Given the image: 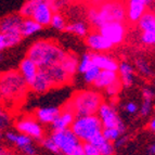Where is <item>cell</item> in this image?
Listing matches in <instances>:
<instances>
[{
	"mask_svg": "<svg viewBox=\"0 0 155 155\" xmlns=\"http://www.w3.org/2000/svg\"><path fill=\"white\" fill-rule=\"evenodd\" d=\"M122 89H123V86L118 79L117 81L112 84V85L107 86V87L104 89V91H105V94L107 97H110V98H115V97L118 96V93L120 92Z\"/></svg>",
	"mask_w": 155,
	"mask_h": 155,
	"instance_id": "d6a6232c",
	"label": "cell"
},
{
	"mask_svg": "<svg viewBox=\"0 0 155 155\" xmlns=\"http://www.w3.org/2000/svg\"><path fill=\"white\" fill-rule=\"evenodd\" d=\"M125 111L128 114H130V115H134L139 111V106H138V104L136 102L130 101V102H127L126 105H125Z\"/></svg>",
	"mask_w": 155,
	"mask_h": 155,
	"instance_id": "f35d334b",
	"label": "cell"
},
{
	"mask_svg": "<svg viewBox=\"0 0 155 155\" xmlns=\"http://www.w3.org/2000/svg\"><path fill=\"white\" fill-rule=\"evenodd\" d=\"M87 18L97 29L110 22H125L126 5L123 0H106L98 5H91L87 11Z\"/></svg>",
	"mask_w": 155,
	"mask_h": 155,
	"instance_id": "7a4b0ae2",
	"label": "cell"
},
{
	"mask_svg": "<svg viewBox=\"0 0 155 155\" xmlns=\"http://www.w3.org/2000/svg\"><path fill=\"white\" fill-rule=\"evenodd\" d=\"M1 59H2V57H1V54H0V61H1Z\"/></svg>",
	"mask_w": 155,
	"mask_h": 155,
	"instance_id": "c3c4849f",
	"label": "cell"
},
{
	"mask_svg": "<svg viewBox=\"0 0 155 155\" xmlns=\"http://www.w3.org/2000/svg\"><path fill=\"white\" fill-rule=\"evenodd\" d=\"M51 139L54 141L62 155H81L84 143L76 137L71 129L52 131Z\"/></svg>",
	"mask_w": 155,
	"mask_h": 155,
	"instance_id": "8992f818",
	"label": "cell"
},
{
	"mask_svg": "<svg viewBox=\"0 0 155 155\" xmlns=\"http://www.w3.org/2000/svg\"><path fill=\"white\" fill-rule=\"evenodd\" d=\"M65 31L74 34L78 37H86V35L89 33V26L84 21H75L66 24Z\"/></svg>",
	"mask_w": 155,
	"mask_h": 155,
	"instance_id": "484cf974",
	"label": "cell"
},
{
	"mask_svg": "<svg viewBox=\"0 0 155 155\" xmlns=\"http://www.w3.org/2000/svg\"><path fill=\"white\" fill-rule=\"evenodd\" d=\"M40 1H42V0H26L25 2L23 3V5L21 7V9H20L18 14L22 18H31V14H33L34 9L36 8V5Z\"/></svg>",
	"mask_w": 155,
	"mask_h": 155,
	"instance_id": "83f0119b",
	"label": "cell"
},
{
	"mask_svg": "<svg viewBox=\"0 0 155 155\" xmlns=\"http://www.w3.org/2000/svg\"><path fill=\"white\" fill-rule=\"evenodd\" d=\"M38 66L28 57L24 58L21 61V63H20V65H18V73L21 74V76L24 78V80L28 86L35 79L37 73H38Z\"/></svg>",
	"mask_w": 155,
	"mask_h": 155,
	"instance_id": "ac0fdd59",
	"label": "cell"
},
{
	"mask_svg": "<svg viewBox=\"0 0 155 155\" xmlns=\"http://www.w3.org/2000/svg\"><path fill=\"white\" fill-rule=\"evenodd\" d=\"M117 80H118V74H117V72L101 70L98 77L93 81L92 85L98 90H104L107 86L112 85V84L117 81Z\"/></svg>",
	"mask_w": 155,
	"mask_h": 155,
	"instance_id": "7402d4cb",
	"label": "cell"
},
{
	"mask_svg": "<svg viewBox=\"0 0 155 155\" xmlns=\"http://www.w3.org/2000/svg\"><path fill=\"white\" fill-rule=\"evenodd\" d=\"M100 71H101L100 68L97 67L96 65H91L88 70L83 73L84 74V80H85L87 84H91V85H92L93 81H94L96 78L98 77Z\"/></svg>",
	"mask_w": 155,
	"mask_h": 155,
	"instance_id": "1f68e13d",
	"label": "cell"
},
{
	"mask_svg": "<svg viewBox=\"0 0 155 155\" xmlns=\"http://www.w3.org/2000/svg\"><path fill=\"white\" fill-rule=\"evenodd\" d=\"M91 59H92L93 65H96L100 70L112 71V72H117L118 68V62L116 59L105 53H97V52H91Z\"/></svg>",
	"mask_w": 155,
	"mask_h": 155,
	"instance_id": "e0dca14e",
	"label": "cell"
},
{
	"mask_svg": "<svg viewBox=\"0 0 155 155\" xmlns=\"http://www.w3.org/2000/svg\"><path fill=\"white\" fill-rule=\"evenodd\" d=\"M1 136H2V134H1V129H0V138H1Z\"/></svg>",
	"mask_w": 155,
	"mask_h": 155,
	"instance_id": "7dc6e473",
	"label": "cell"
},
{
	"mask_svg": "<svg viewBox=\"0 0 155 155\" xmlns=\"http://www.w3.org/2000/svg\"><path fill=\"white\" fill-rule=\"evenodd\" d=\"M104 1H106V0H90V2L92 5H100V3L104 2Z\"/></svg>",
	"mask_w": 155,
	"mask_h": 155,
	"instance_id": "f6af8a7d",
	"label": "cell"
},
{
	"mask_svg": "<svg viewBox=\"0 0 155 155\" xmlns=\"http://www.w3.org/2000/svg\"><path fill=\"white\" fill-rule=\"evenodd\" d=\"M53 87H54V85L52 83L51 78L45 70H38V73H37L35 79L28 86V88L31 91H34L35 93H38V94L48 92Z\"/></svg>",
	"mask_w": 155,
	"mask_h": 155,
	"instance_id": "2e32d148",
	"label": "cell"
},
{
	"mask_svg": "<svg viewBox=\"0 0 155 155\" xmlns=\"http://www.w3.org/2000/svg\"><path fill=\"white\" fill-rule=\"evenodd\" d=\"M93 65L92 59H91V53H84L79 60H78V67L77 72L84 73L88 70L89 67Z\"/></svg>",
	"mask_w": 155,
	"mask_h": 155,
	"instance_id": "4dcf8cb0",
	"label": "cell"
},
{
	"mask_svg": "<svg viewBox=\"0 0 155 155\" xmlns=\"http://www.w3.org/2000/svg\"><path fill=\"white\" fill-rule=\"evenodd\" d=\"M83 153L84 155H101L99 152L98 147L92 145L91 143H84L83 145Z\"/></svg>",
	"mask_w": 155,
	"mask_h": 155,
	"instance_id": "8d00e7d4",
	"label": "cell"
},
{
	"mask_svg": "<svg viewBox=\"0 0 155 155\" xmlns=\"http://www.w3.org/2000/svg\"><path fill=\"white\" fill-rule=\"evenodd\" d=\"M123 1H127V0H123Z\"/></svg>",
	"mask_w": 155,
	"mask_h": 155,
	"instance_id": "f907efd6",
	"label": "cell"
},
{
	"mask_svg": "<svg viewBox=\"0 0 155 155\" xmlns=\"http://www.w3.org/2000/svg\"><path fill=\"white\" fill-rule=\"evenodd\" d=\"M5 49H8L7 42H5V38L2 34L0 33V52H2L3 50H5Z\"/></svg>",
	"mask_w": 155,
	"mask_h": 155,
	"instance_id": "b9f144b4",
	"label": "cell"
},
{
	"mask_svg": "<svg viewBox=\"0 0 155 155\" xmlns=\"http://www.w3.org/2000/svg\"><path fill=\"white\" fill-rule=\"evenodd\" d=\"M0 103H1V97H0Z\"/></svg>",
	"mask_w": 155,
	"mask_h": 155,
	"instance_id": "681fc988",
	"label": "cell"
},
{
	"mask_svg": "<svg viewBox=\"0 0 155 155\" xmlns=\"http://www.w3.org/2000/svg\"><path fill=\"white\" fill-rule=\"evenodd\" d=\"M147 155H155V145L154 143L147 147Z\"/></svg>",
	"mask_w": 155,
	"mask_h": 155,
	"instance_id": "ee69618b",
	"label": "cell"
},
{
	"mask_svg": "<svg viewBox=\"0 0 155 155\" xmlns=\"http://www.w3.org/2000/svg\"><path fill=\"white\" fill-rule=\"evenodd\" d=\"M0 155H8V153H7V151L3 149L1 145H0Z\"/></svg>",
	"mask_w": 155,
	"mask_h": 155,
	"instance_id": "bcb514c9",
	"label": "cell"
},
{
	"mask_svg": "<svg viewBox=\"0 0 155 155\" xmlns=\"http://www.w3.org/2000/svg\"><path fill=\"white\" fill-rule=\"evenodd\" d=\"M127 142H128V137L125 136V134H122V136H120L116 141H114L113 144H114V147H115V149H116V147H125V145L127 144Z\"/></svg>",
	"mask_w": 155,
	"mask_h": 155,
	"instance_id": "ab89813d",
	"label": "cell"
},
{
	"mask_svg": "<svg viewBox=\"0 0 155 155\" xmlns=\"http://www.w3.org/2000/svg\"><path fill=\"white\" fill-rule=\"evenodd\" d=\"M61 110L57 106H45L39 107L35 112V118L41 125H51L52 122L58 117Z\"/></svg>",
	"mask_w": 155,
	"mask_h": 155,
	"instance_id": "ffe728a7",
	"label": "cell"
},
{
	"mask_svg": "<svg viewBox=\"0 0 155 155\" xmlns=\"http://www.w3.org/2000/svg\"><path fill=\"white\" fill-rule=\"evenodd\" d=\"M117 74L123 88H129L134 84V68L130 63L126 61L118 63Z\"/></svg>",
	"mask_w": 155,
	"mask_h": 155,
	"instance_id": "d6986e66",
	"label": "cell"
},
{
	"mask_svg": "<svg viewBox=\"0 0 155 155\" xmlns=\"http://www.w3.org/2000/svg\"><path fill=\"white\" fill-rule=\"evenodd\" d=\"M47 1L49 2V5H51L52 9L54 10V12H57L60 8H62V7L66 5L71 0H47Z\"/></svg>",
	"mask_w": 155,
	"mask_h": 155,
	"instance_id": "74e56055",
	"label": "cell"
},
{
	"mask_svg": "<svg viewBox=\"0 0 155 155\" xmlns=\"http://www.w3.org/2000/svg\"><path fill=\"white\" fill-rule=\"evenodd\" d=\"M147 128L152 132L155 131V118H151V120L149 122V124H147Z\"/></svg>",
	"mask_w": 155,
	"mask_h": 155,
	"instance_id": "7bdbcfd3",
	"label": "cell"
},
{
	"mask_svg": "<svg viewBox=\"0 0 155 155\" xmlns=\"http://www.w3.org/2000/svg\"><path fill=\"white\" fill-rule=\"evenodd\" d=\"M42 29L36 21H34L31 18H23L21 23V35L23 38L33 36L34 34H37Z\"/></svg>",
	"mask_w": 155,
	"mask_h": 155,
	"instance_id": "d4e9b609",
	"label": "cell"
},
{
	"mask_svg": "<svg viewBox=\"0 0 155 155\" xmlns=\"http://www.w3.org/2000/svg\"><path fill=\"white\" fill-rule=\"evenodd\" d=\"M142 97L143 99H151L153 100L154 99V91L151 87H145L142 89Z\"/></svg>",
	"mask_w": 155,
	"mask_h": 155,
	"instance_id": "60d3db41",
	"label": "cell"
},
{
	"mask_svg": "<svg viewBox=\"0 0 155 155\" xmlns=\"http://www.w3.org/2000/svg\"><path fill=\"white\" fill-rule=\"evenodd\" d=\"M78 60H79V58L76 54L71 53V52H66L64 58H63V59L61 60V62H60V65H61V67L63 68V71L72 78H73V76L77 73Z\"/></svg>",
	"mask_w": 155,
	"mask_h": 155,
	"instance_id": "603a6c76",
	"label": "cell"
},
{
	"mask_svg": "<svg viewBox=\"0 0 155 155\" xmlns=\"http://www.w3.org/2000/svg\"><path fill=\"white\" fill-rule=\"evenodd\" d=\"M141 33H155V14L153 11L147 10L137 22Z\"/></svg>",
	"mask_w": 155,
	"mask_h": 155,
	"instance_id": "cb8c5ba5",
	"label": "cell"
},
{
	"mask_svg": "<svg viewBox=\"0 0 155 155\" xmlns=\"http://www.w3.org/2000/svg\"><path fill=\"white\" fill-rule=\"evenodd\" d=\"M153 2L154 0H127L126 20L130 23H137Z\"/></svg>",
	"mask_w": 155,
	"mask_h": 155,
	"instance_id": "8fae6325",
	"label": "cell"
},
{
	"mask_svg": "<svg viewBox=\"0 0 155 155\" xmlns=\"http://www.w3.org/2000/svg\"><path fill=\"white\" fill-rule=\"evenodd\" d=\"M98 31L113 46H118L126 38L127 25L125 22H110L100 26Z\"/></svg>",
	"mask_w": 155,
	"mask_h": 155,
	"instance_id": "30bf717a",
	"label": "cell"
},
{
	"mask_svg": "<svg viewBox=\"0 0 155 155\" xmlns=\"http://www.w3.org/2000/svg\"><path fill=\"white\" fill-rule=\"evenodd\" d=\"M45 71H46V72L48 73V75L50 76L54 87L63 86V85H65V84L71 83V80H72V77H70V76L63 71V68L61 67L60 63L59 64L53 65V66L49 67V68H47V70H45Z\"/></svg>",
	"mask_w": 155,
	"mask_h": 155,
	"instance_id": "44dd1931",
	"label": "cell"
},
{
	"mask_svg": "<svg viewBox=\"0 0 155 155\" xmlns=\"http://www.w3.org/2000/svg\"><path fill=\"white\" fill-rule=\"evenodd\" d=\"M97 116L100 119L103 128H117L123 134L126 131V125L119 117L114 104L103 101L97 112Z\"/></svg>",
	"mask_w": 155,
	"mask_h": 155,
	"instance_id": "ba28073f",
	"label": "cell"
},
{
	"mask_svg": "<svg viewBox=\"0 0 155 155\" xmlns=\"http://www.w3.org/2000/svg\"><path fill=\"white\" fill-rule=\"evenodd\" d=\"M28 85L18 71H8L0 74V97L1 102L18 103L26 96Z\"/></svg>",
	"mask_w": 155,
	"mask_h": 155,
	"instance_id": "3957f363",
	"label": "cell"
},
{
	"mask_svg": "<svg viewBox=\"0 0 155 155\" xmlns=\"http://www.w3.org/2000/svg\"><path fill=\"white\" fill-rule=\"evenodd\" d=\"M81 155H84V153H83V154H81Z\"/></svg>",
	"mask_w": 155,
	"mask_h": 155,
	"instance_id": "816d5d0a",
	"label": "cell"
},
{
	"mask_svg": "<svg viewBox=\"0 0 155 155\" xmlns=\"http://www.w3.org/2000/svg\"><path fill=\"white\" fill-rule=\"evenodd\" d=\"M15 129L18 132L25 134L31 140L40 141L45 137V129L42 125L34 116H23L16 119Z\"/></svg>",
	"mask_w": 155,
	"mask_h": 155,
	"instance_id": "9c48e42d",
	"label": "cell"
},
{
	"mask_svg": "<svg viewBox=\"0 0 155 155\" xmlns=\"http://www.w3.org/2000/svg\"><path fill=\"white\" fill-rule=\"evenodd\" d=\"M40 142H41L42 147H46L48 151H50V152H52V153H55V154H60L59 149H58L54 141L51 139V137H44L40 140Z\"/></svg>",
	"mask_w": 155,
	"mask_h": 155,
	"instance_id": "d590c367",
	"label": "cell"
},
{
	"mask_svg": "<svg viewBox=\"0 0 155 155\" xmlns=\"http://www.w3.org/2000/svg\"><path fill=\"white\" fill-rule=\"evenodd\" d=\"M5 138L9 142L13 143L24 155H36V147L33 144V140L21 132L8 131Z\"/></svg>",
	"mask_w": 155,
	"mask_h": 155,
	"instance_id": "7c38bea8",
	"label": "cell"
},
{
	"mask_svg": "<svg viewBox=\"0 0 155 155\" xmlns=\"http://www.w3.org/2000/svg\"><path fill=\"white\" fill-rule=\"evenodd\" d=\"M102 124L100 119L94 115H84V116H76L74 122L71 125L70 129L74 132L76 137L83 143L89 142L94 136L101 134L102 131Z\"/></svg>",
	"mask_w": 155,
	"mask_h": 155,
	"instance_id": "5b68a950",
	"label": "cell"
},
{
	"mask_svg": "<svg viewBox=\"0 0 155 155\" xmlns=\"http://www.w3.org/2000/svg\"><path fill=\"white\" fill-rule=\"evenodd\" d=\"M103 138L106 141H110V142H114L116 141L122 134H124L122 131L117 128H102V131H101Z\"/></svg>",
	"mask_w": 155,
	"mask_h": 155,
	"instance_id": "f546056e",
	"label": "cell"
},
{
	"mask_svg": "<svg viewBox=\"0 0 155 155\" xmlns=\"http://www.w3.org/2000/svg\"><path fill=\"white\" fill-rule=\"evenodd\" d=\"M86 45L89 49L92 52H97V53H103V52H107L113 48V45L99 33V31H89L85 37Z\"/></svg>",
	"mask_w": 155,
	"mask_h": 155,
	"instance_id": "4fadbf2b",
	"label": "cell"
},
{
	"mask_svg": "<svg viewBox=\"0 0 155 155\" xmlns=\"http://www.w3.org/2000/svg\"><path fill=\"white\" fill-rule=\"evenodd\" d=\"M22 20L23 18L18 13H12L0 20V33L5 36L8 48L18 45L23 39L21 35Z\"/></svg>",
	"mask_w": 155,
	"mask_h": 155,
	"instance_id": "52a82bcc",
	"label": "cell"
},
{
	"mask_svg": "<svg viewBox=\"0 0 155 155\" xmlns=\"http://www.w3.org/2000/svg\"><path fill=\"white\" fill-rule=\"evenodd\" d=\"M66 21H65V18L61 14L60 12H54L53 15L51 18V21H50V26L52 28L57 29V31H65V26H66Z\"/></svg>",
	"mask_w": 155,
	"mask_h": 155,
	"instance_id": "f1b7e54d",
	"label": "cell"
},
{
	"mask_svg": "<svg viewBox=\"0 0 155 155\" xmlns=\"http://www.w3.org/2000/svg\"><path fill=\"white\" fill-rule=\"evenodd\" d=\"M53 13H54V10L52 9L49 2L46 0H42L36 5V8L34 9L31 18L34 21H36L40 26L45 27V26L50 25V21H51Z\"/></svg>",
	"mask_w": 155,
	"mask_h": 155,
	"instance_id": "9a60e30c",
	"label": "cell"
},
{
	"mask_svg": "<svg viewBox=\"0 0 155 155\" xmlns=\"http://www.w3.org/2000/svg\"><path fill=\"white\" fill-rule=\"evenodd\" d=\"M103 97L97 90H80L74 93V96L67 102L76 116L94 115L98 112Z\"/></svg>",
	"mask_w": 155,
	"mask_h": 155,
	"instance_id": "277c9868",
	"label": "cell"
},
{
	"mask_svg": "<svg viewBox=\"0 0 155 155\" xmlns=\"http://www.w3.org/2000/svg\"><path fill=\"white\" fill-rule=\"evenodd\" d=\"M75 117H76L75 113L71 109V106L68 105V103H66L64 105V107L61 110V112H60V114L58 115L57 118L50 125L52 131H61V130L70 129L71 125L74 122Z\"/></svg>",
	"mask_w": 155,
	"mask_h": 155,
	"instance_id": "5bb4252c",
	"label": "cell"
},
{
	"mask_svg": "<svg viewBox=\"0 0 155 155\" xmlns=\"http://www.w3.org/2000/svg\"><path fill=\"white\" fill-rule=\"evenodd\" d=\"M140 114L142 117H149L153 111V100L151 99H143L142 104L140 106Z\"/></svg>",
	"mask_w": 155,
	"mask_h": 155,
	"instance_id": "836d02e7",
	"label": "cell"
},
{
	"mask_svg": "<svg viewBox=\"0 0 155 155\" xmlns=\"http://www.w3.org/2000/svg\"><path fill=\"white\" fill-rule=\"evenodd\" d=\"M65 53L66 51L57 42L41 39L29 47L26 57L33 60L39 70H47L53 65L59 64Z\"/></svg>",
	"mask_w": 155,
	"mask_h": 155,
	"instance_id": "6da1fadb",
	"label": "cell"
},
{
	"mask_svg": "<svg viewBox=\"0 0 155 155\" xmlns=\"http://www.w3.org/2000/svg\"><path fill=\"white\" fill-rule=\"evenodd\" d=\"M134 65H136V68L138 70V72L144 77H151L153 75V71L151 68L150 63L143 58H139V59L136 60Z\"/></svg>",
	"mask_w": 155,
	"mask_h": 155,
	"instance_id": "4316f807",
	"label": "cell"
},
{
	"mask_svg": "<svg viewBox=\"0 0 155 155\" xmlns=\"http://www.w3.org/2000/svg\"><path fill=\"white\" fill-rule=\"evenodd\" d=\"M98 150L101 155H115V147L113 142H110L106 140L99 145Z\"/></svg>",
	"mask_w": 155,
	"mask_h": 155,
	"instance_id": "e575fe53",
	"label": "cell"
}]
</instances>
